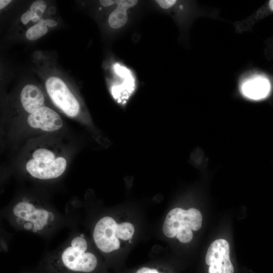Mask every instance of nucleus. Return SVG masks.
<instances>
[{
  "instance_id": "nucleus-14",
  "label": "nucleus",
  "mask_w": 273,
  "mask_h": 273,
  "mask_svg": "<svg viewBox=\"0 0 273 273\" xmlns=\"http://www.w3.org/2000/svg\"><path fill=\"white\" fill-rule=\"evenodd\" d=\"M46 7V3L41 0L35 1L31 4L30 10L34 17L33 22L39 21L41 19V16L45 11Z\"/></svg>"
},
{
  "instance_id": "nucleus-12",
  "label": "nucleus",
  "mask_w": 273,
  "mask_h": 273,
  "mask_svg": "<svg viewBox=\"0 0 273 273\" xmlns=\"http://www.w3.org/2000/svg\"><path fill=\"white\" fill-rule=\"evenodd\" d=\"M43 21V19H41L38 23L27 30L26 37L28 40H36L47 33L48 28Z\"/></svg>"
},
{
  "instance_id": "nucleus-13",
  "label": "nucleus",
  "mask_w": 273,
  "mask_h": 273,
  "mask_svg": "<svg viewBox=\"0 0 273 273\" xmlns=\"http://www.w3.org/2000/svg\"><path fill=\"white\" fill-rule=\"evenodd\" d=\"M134 228L133 225L128 222L117 223V237L123 240H130L133 236Z\"/></svg>"
},
{
  "instance_id": "nucleus-2",
  "label": "nucleus",
  "mask_w": 273,
  "mask_h": 273,
  "mask_svg": "<svg viewBox=\"0 0 273 273\" xmlns=\"http://www.w3.org/2000/svg\"><path fill=\"white\" fill-rule=\"evenodd\" d=\"M13 214L17 224L33 233H40L55 219L52 211L26 201L17 203L13 208Z\"/></svg>"
},
{
  "instance_id": "nucleus-3",
  "label": "nucleus",
  "mask_w": 273,
  "mask_h": 273,
  "mask_svg": "<svg viewBox=\"0 0 273 273\" xmlns=\"http://www.w3.org/2000/svg\"><path fill=\"white\" fill-rule=\"evenodd\" d=\"M33 158L26 165L27 171L34 177L49 179L58 177L64 172L67 163L63 157L55 158L54 153L46 149L35 150Z\"/></svg>"
},
{
  "instance_id": "nucleus-20",
  "label": "nucleus",
  "mask_w": 273,
  "mask_h": 273,
  "mask_svg": "<svg viewBox=\"0 0 273 273\" xmlns=\"http://www.w3.org/2000/svg\"><path fill=\"white\" fill-rule=\"evenodd\" d=\"M11 0H1L0 9H2L11 2Z\"/></svg>"
},
{
  "instance_id": "nucleus-10",
  "label": "nucleus",
  "mask_w": 273,
  "mask_h": 273,
  "mask_svg": "<svg viewBox=\"0 0 273 273\" xmlns=\"http://www.w3.org/2000/svg\"><path fill=\"white\" fill-rule=\"evenodd\" d=\"M138 2L136 0H116L117 7L108 18L109 26L114 29L124 26L128 21V9L135 6Z\"/></svg>"
},
{
  "instance_id": "nucleus-19",
  "label": "nucleus",
  "mask_w": 273,
  "mask_h": 273,
  "mask_svg": "<svg viewBox=\"0 0 273 273\" xmlns=\"http://www.w3.org/2000/svg\"><path fill=\"white\" fill-rule=\"evenodd\" d=\"M44 23L45 25L47 26H49L51 27H55L57 25V23L52 19H46L44 20Z\"/></svg>"
},
{
  "instance_id": "nucleus-8",
  "label": "nucleus",
  "mask_w": 273,
  "mask_h": 273,
  "mask_svg": "<svg viewBox=\"0 0 273 273\" xmlns=\"http://www.w3.org/2000/svg\"><path fill=\"white\" fill-rule=\"evenodd\" d=\"M27 122L32 127L40 128L46 131L59 129L63 122L59 115L49 107L43 106L30 114Z\"/></svg>"
},
{
  "instance_id": "nucleus-22",
  "label": "nucleus",
  "mask_w": 273,
  "mask_h": 273,
  "mask_svg": "<svg viewBox=\"0 0 273 273\" xmlns=\"http://www.w3.org/2000/svg\"><path fill=\"white\" fill-rule=\"evenodd\" d=\"M49 11H51V12H49V13L50 14H52V13H54L55 12V8L54 7H51L49 8Z\"/></svg>"
},
{
  "instance_id": "nucleus-9",
  "label": "nucleus",
  "mask_w": 273,
  "mask_h": 273,
  "mask_svg": "<svg viewBox=\"0 0 273 273\" xmlns=\"http://www.w3.org/2000/svg\"><path fill=\"white\" fill-rule=\"evenodd\" d=\"M20 99L24 109L30 114L43 106L44 96L38 87L28 84L22 89Z\"/></svg>"
},
{
  "instance_id": "nucleus-15",
  "label": "nucleus",
  "mask_w": 273,
  "mask_h": 273,
  "mask_svg": "<svg viewBox=\"0 0 273 273\" xmlns=\"http://www.w3.org/2000/svg\"><path fill=\"white\" fill-rule=\"evenodd\" d=\"M155 2L163 9H168L171 8L177 2L176 0H156Z\"/></svg>"
},
{
  "instance_id": "nucleus-16",
  "label": "nucleus",
  "mask_w": 273,
  "mask_h": 273,
  "mask_svg": "<svg viewBox=\"0 0 273 273\" xmlns=\"http://www.w3.org/2000/svg\"><path fill=\"white\" fill-rule=\"evenodd\" d=\"M34 20V17L29 10L24 13L21 17V21L24 24H27L30 20L33 21Z\"/></svg>"
},
{
  "instance_id": "nucleus-7",
  "label": "nucleus",
  "mask_w": 273,
  "mask_h": 273,
  "mask_svg": "<svg viewBox=\"0 0 273 273\" xmlns=\"http://www.w3.org/2000/svg\"><path fill=\"white\" fill-rule=\"evenodd\" d=\"M117 226L116 221L110 216H105L96 223L93 239L97 247L102 252L108 253L120 248Z\"/></svg>"
},
{
  "instance_id": "nucleus-4",
  "label": "nucleus",
  "mask_w": 273,
  "mask_h": 273,
  "mask_svg": "<svg viewBox=\"0 0 273 273\" xmlns=\"http://www.w3.org/2000/svg\"><path fill=\"white\" fill-rule=\"evenodd\" d=\"M202 214L199 210L194 208L188 210L175 208L167 214L162 231L165 236L172 238L181 231L199 230L202 225Z\"/></svg>"
},
{
  "instance_id": "nucleus-6",
  "label": "nucleus",
  "mask_w": 273,
  "mask_h": 273,
  "mask_svg": "<svg viewBox=\"0 0 273 273\" xmlns=\"http://www.w3.org/2000/svg\"><path fill=\"white\" fill-rule=\"evenodd\" d=\"M205 261L209 266L208 273L234 272L230 258V245L224 239H217L210 244L206 254Z\"/></svg>"
},
{
  "instance_id": "nucleus-1",
  "label": "nucleus",
  "mask_w": 273,
  "mask_h": 273,
  "mask_svg": "<svg viewBox=\"0 0 273 273\" xmlns=\"http://www.w3.org/2000/svg\"><path fill=\"white\" fill-rule=\"evenodd\" d=\"M87 249V242L82 235L74 237L44 263L41 273L93 272L98 266V259Z\"/></svg>"
},
{
  "instance_id": "nucleus-18",
  "label": "nucleus",
  "mask_w": 273,
  "mask_h": 273,
  "mask_svg": "<svg viewBox=\"0 0 273 273\" xmlns=\"http://www.w3.org/2000/svg\"><path fill=\"white\" fill-rule=\"evenodd\" d=\"M101 4L104 7H108L116 4V0H101Z\"/></svg>"
},
{
  "instance_id": "nucleus-5",
  "label": "nucleus",
  "mask_w": 273,
  "mask_h": 273,
  "mask_svg": "<svg viewBox=\"0 0 273 273\" xmlns=\"http://www.w3.org/2000/svg\"><path fill=\"white\" fill-rule=\"evenodd\" d=\"M46 87L54 103L65 114L70 117L78 114V102L61 79L57 77L49 78L46 82Z\"/></svg>"
},
{
  "instance_id": "nucleus-11",
  "label": "nucleus",
  "mask_w": 273,
  "mask_h": 273,
  "mask_svg": "<svg viewBox=\"0 0 273 273\" xmlns=\"http://www.w3.org/2000/svg\"><path fill=\"white\" fill-rule=\"evenodd\" d=\"M270 89L268 80L263 78H256L246 82L242 86L243 94L247 97L258 100L266 96Z\"/></svg>"
},
{
  "instance_id": "nucleus-17",
  "label": "nucleus",
  "mask_w": 273,
  "mask_h": 273,
  "mask_svg": "<svg viewBox=\"0 0 273 273\" xmlns=\"http://www.w3.org/2000/svg\"><path fill=\"white\" fill-rule=\"evenodd\" d=\"M135 273H160L154 268H150L148 267H143L139 269Z\"/></svg>"
},
{
  "instance_id": "nucleus-21",
  "label": "nucleus",
  "mask_w": 273,
  "mask_h": 273,
  "mask_svg": "<svg viewBox=\"0 0 273 273\" xmlns=\"http://www.w3.org/2000/svg\"><path fill=\"white\" fill-rule=\"evenodd\" d=\"M268 5L270 9L273 11V0L269 1Z\"/></svg>"
}]
</instances>
